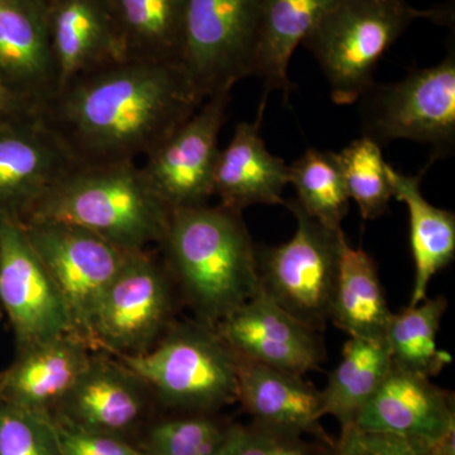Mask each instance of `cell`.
<instances>
[{"label":"cell","instance_id":"cell-36","mask_svg":"<svg viewBox=\"0 0 455 455\" xmlns=\"http://www.w3.org/2000/svg\"><path fill=\"white\" fill-rule=\"evenodd\" d=\"M3 316L4 315H3V311L2 309H0V322H2Z\"/></svg>","mask_w":455,"mask_h":455},{"label":"cell","instance_id":"cell-23","mask_svg":"<svg viewBox=\"0 0 455 455\" xmlns=\"http://www.w3.org/2000/svg\"><path fill=\"white\" fill-rule=\"evenodd\" d=\"M127 61L181 64L188 0H108Z\"/></svg>","mask_w":455,"mask_h":455},{"label":"cell","instance_id":"cell-22","mask_svg":"<svg viewBox=\"0 0 455 455\" xmlns=\"http://www.w3.org/2000/svg\"><path fill=\"white\" fill-rule=\"evenodd\" d=\"M392 197L409 212L410 241L415 263V281L410 305L427 298L433 277L455 256V215L427 202L421 191L423 176L398 172L390 164Z\"/></svg>","mask_w":455,"mask_h":455},{"label":"cell","instance_id":"cell-33","mask_svg":"<svg viewBox=\"0 0 455 455\" xmlns=\"http://www.w3.org/2000/svg\"><path fill=\"white\" fill-rule=\"evenodd\" d=\"M309 451L300 435L254 423L228 427L217 455H309Z\"/></svg>","mask_w":455,"mask_h":455},{"label":"cell","instance_id":"cell-29","mask_svg":"<svg viewBox=\"0 0 455 455\" xmlns=\"http://www.w3.org/2000/svg\"><path fill=\"white\" fill-rule=\"evenodd\" d=\"M341 175L349 200L357 204L363 220H376L390 209L392 188L390 164L381 146L361 137L338 154Z\"/></svg>","mask_w":455,"mask_h":455},{"label":"cell","instance_id":"cell-34","mask_svg":"<svg viewBox=\"0 0 455 455\" xmlns=\"http://www.w3.org/2000/svg\"><path fill=\"white\" fill-rule=\"evenodd\" d=\"M53 424L62 455H149L119 436L82 429L59 418Z\"/></svg>","mask_w":455,"mask_h":455},{"label":"cell","instance_id":"cell-18","mask_svg":"<svg viewBox=\"0 0 455 455\" xmlns=\"http://www.w3.org/2000/svg\"><path fill=\"white\" fill-rule=\"evenodd\" d=\"M92 357V347L64 334L28 348L0 372V400L50 414L68 396Z\"/></svg>","mask_w":455,"mask_h":455},{"label":"cell","instance_id":"cell-24","mask_svg":"<svg viewBox=\"0 0 455 455\" xmlns=\"http://www.w3.org/2000/svg\"><path fill=\"white\" fill-rule=\"evenodd\" d=\"M376 262L344 238L329 320L353 338H385L392 317Z\"/></svg>","mask_w":455,"mask_h":455},{"label":"cell","instance_id":"cell-30","mask_svg":"<svg viewBox=\"0 0 455 455\" xmlns=\"http://www.w3.org/2000/svg\"><path fill=\"white\" fill-rule=\"evenodd\" d=\"M0 455H62L52 416L0 400Z\"/></svg>","mask_w":455,"mask_h":455},{"label":"cell","instance_id":"cell-1","mask_svg":"<svg viewBox=\"0 0 455 455\" xmlns=\"http://www.w3.org/2000/svg\"><path fill=\"white\" fill-rule=\"evenodd\" d=\"M204 100L181 64L124 60L68 83L37 116L74 164L136 163Z\"/></svg>","mask_w":455,"mask_h":455},{"label":"cell","instance_id":"cell-35","mask_svg":"<svg viewBox=\"0 0 455 455\" xmlns=\"http://www.w3.org/2000/svg\"><path fill=\"white\" fill-rule=\"evenodd\" d=\"M37 114V108L0 85V128L25 121Z\"/></svg>","mask_w":455,"mask_h":455},{"label":"cell","instance_id":"cell-31","mask_svg":"<svg viewBox=\"0 0 455 455\" xmlns=\"http://www.w3.org/2000/svg\"><path fill=\"white\" fill-rule=\"evenodd\" d=\"M228 427L208 416L173 419L149 434V455H217Z\"/></svg>","mask_w":455,"mask_h":455},{"label":"cell","instance_id":"cell-13","mask_svg":"<svg viewBox=\"0 0 455 455\" xmlns=\"http://www.w3.org/2000/svg\"><path fill=\"white\" fill-rule=\"evenodd\" d=\"M218 333L241 357L304 376L326 357L319 331L260 292L218 324Z\"/></svg>","mask_w":455,"mask_h":455},{"label":"cell","instance_id":"cell-21","mask_svg":"<svg viewBox=\"0 0 455 455\" xmlns=\"http://www.w3.org/2000/svg\"><path fill=\"white\" fill-rule=\"evenodd\" d=\"M238 358V401L254 423L286 433H307L331 443L319 420L323 418L322 391L302 376Z\"/></svg>","mask_w":455,"mask_h":455},{"label":"cell","instance_id":"cell-5","mask_svg":"<svg viewBox=\"0 0 455 455\" xmlns=\"http://www.w3.org/2000/svg\"><path fill=\"white\" fill-rule=\"evenodd\" d=\"M118 361L176 409L208 412L238 401L235 350L197 320L170 325L156 346Z\"/></svg>","mask_w":455,"mask_h":455},{"label":"cell","instance_id":"cell-3","mask_svg":"<svg viewBox=\"0 0 455 455\" xmlns=\"http://www.w3.org/2000/svg\"><path fill=\"white\" fill-rule=\"evenodd\" d=\"M172 211L136 163L75 164L42 196L22 223L70 224L128 251L160 244Z\"/></svg>","mask_w":455,"mask_h":455},{"label":"cell","instance_id":"cell-15","mask_svg":"<svg viewBox=\"0 0 455 455\" xmlns=\"http://www.w3.org/2000/svg\"><path fill=\"white\" fill-rule=\"evenodd\" d=\"M74 164L37 114L0 128V218L22 223L32 206Z\"/></svg>","mask_w":455,"mask_h":455},{"label":"cell","instance_id":"cell-9","mask_svg":"<svg viewBox=\"0 0 455 455\" xmlns=\"http://www.w3.org/2000/svg\"><path fill=\"white\" fill-rule=\"evenodd\" d=\"M22 226L61 293L73 333L89 344L99 304L132 252L70 224L28 221Z\"/></svg>","mask_w":455,"mask_h":455},{"label":"cell","instance_id":"cell-8","mask_svg":"<svg viewBox=\"0 0 455 455\" xmlns=\"http://www.w3.org/2000/svg\"><path fill=\"white\" fill-rule=\"evenodd\" d=\"M263 0H188L181 65L203 99L253 76Z\"/></svg>","mask_w":455,"mask_h":455},{"label":"cell","instance_id":"cell-14","mask_svg":"<svg viewBox=\"0 0 455 455\" xmlns=\"http://www.w3.org/2000/svg\"><path fill=\"white\" fill-rule=\"evenodd\" d=\"M362 429L396 434L430 444L453 440V396L431 379L392 363L390 372L358 415Z\"/></svg>","mask_w":455,"mask_h":455},{"label":"cell","instance_id":"cell-7","mask_svg":"<svg viewBox=\"0 0 455 455\" xmlns=\"http://www.w3.org/2000/svg\"><path fill=\"white\" fill-rule=\"evenodd\" d=\"M296 218L290 241L257 250L260 289L293 317L322 331L331 316L339 269L341 229H331L307 214L296 200L284 202Z\"/></svg>","mask_w":455,"mask_h":455},{"label":"cell","instance_id":"cell-12","mask_svg":"<svg viewBox=\"0 0 455 455\" xmlns=\"http://www.w3.org/2000/svg\"><path fill=\"white\" fill-rule=\"evenodd\" d=\"M0 309L17 350L74 334L61 293L33 250L22 223L0 218Z\"/></svg>","mask_w":455,"mask_h":455},{"label":"cell","instance_id":"cell-28","mask_svg":"<svg viewBox=\"0 0 455 455\" xmlns=\"http://www.w3.org/2000/svg\"><path fill=\"white\" fill-rule=\"evenodd\" d=\"M289 184L296 203L310 218L331 229H341L349 209L338 154L309 148L289 166Z\"/></svg>","mask_w":455,"mask_h":455},{"label":"cell","instance_id":"cell-19","mask_svg":"<svg viewBox=\"0 0 455 455\" xmlns=\"http://www.w3.org/2000/svg\"><path fill=\"white\" fill-rule=\"evenodd\" d=\"M262 100L256 119L236 125L229 145L220 151L215 164L212 196L220 197V205L230 211L284 204L289 166L268 151L260 136L266 98Z\"/></svg>","mask_w":455,"mask_h":455},{"label":"cell","instance_id":"cell-32","mask_svg":"<svg viewBox=\"0 0 455 455\" xmlns=\"http://www.w3.org/2000/svg\"><path fill=\"white\" fill-rule=\"evenodd\" d=\"M329 455H454V439L430 444L396 435L362 429L357 425L341 427L338 443H331Z\"/></svg>","mask_w":455,"mask_h":455},{"label":"cell","instance_id":"cell-16","mask_svg":"<svg viewBox=\"0 0 455 455\" xmlns=\"http://www.w3.org/2000/svg\"><path fill=\"white\" fill-rule=\"evenodd\" d=\"M50 0H0V85L40 108L57 92Z\"/></svg>","mask_w":455,"mask_h":455},{"label":"cell","instance_id":"cell-26","mask_svg":"<svg viewBox=\"0 0 455 455\" xmlns=\"http://www.w3.org/2000/svg\"><path fill=\"white\" fill-rule=\"evenodd\" d=\"M392 366L386 338L349 337L340 363L322 391L323 415H331L341 427L357 420L363 407L385 381Z\"/></svg>","mask_w":455,"mask_h":455},{"label":"cell","instance_id":"cell-25","mask_svg":"<svg viewBox=\"0 0 455 455\" xmlns=\"http://www.w3.org/2000/svg\"><path fill=\"white\" fill-rule=\"evenodd\" d=\"M339 0H263L254 55L253 76L266 90L291 92L289 65L296 47L302 44L320 17Z\"/></svg>","mask_w":455,"mask_h":455},{"label":"cell","instance_id":"cell-4","mask_svg":"<svg viewBox=\"0 0 455 455\" xmlns=\"http://www.w3.org/2000/svg\"><path fill=\"white\" fill-rule=\"evenodd\" d=\"M451 20L448 9L420 11L407 0H339L302 44L322 68L338 106L357 103L374 83V68L416 20Z\"/></svg>","mask_w":455,"mask_h":455},{"label":"cell","instance_id":"cell-2","mask_svg":"<svg viewBox=\"0 0 455 455\" xmlns=\"http://www.w3.org/2000/svg\"><path fill=\"white\" fill-rule=\"evenodd\" d=\"M160 244L170 276L203 324L217 328L262 292L257 248L241 212L208 204L176 209Z\"/></svg>","mask_w":455,"mask_h":455},{"label":"cell","instance_id":"cell-10","mask_svg":"<svg viewBox=\"0 0 455 455\" xmlns=\"http://www.w3.org/2000/svg\"><path fill=\"white\" fill-rule=\"evenodd\" d=\"M170 283L167 268L147 250L132 252L99 304L90 347L121 357L155 346L171 324Z\"/></svg>","mask_w":455,"mask_h":455},{"label":"cell","instance_id":"cell-27","mask_svg":"<svg viewBox=\"0 0 455 455\" xmlns=\"http://www.w3.org/2000/svg\"><path fill=\"white\" fill-rule=\"evenodd\" d=\"M447 307V299L436 296L392 314L385 338L395 366L431 379L451 363L436 341Z\"/></svg>","mask_w":455,"mask_h":455},{"label":"cell","instance_id":"cell-6","mask_svg":"<svg viewBox=\"0 0 455 455\" xmlns=\"http://www.w3.org/2000/svg\"><path fill=\"white\" fill-rule=\"evenodd\" d=\"M362 133L377 145L425 143L433 160L455 148V49L439 64L416 68L396 83L376 84L362 95Z\"/></svg>","mask_w":455,"mask_h":455},{"label":"cell","instance_id":"cell-11","mask_svg":"<svg viewBox=\"0 0 455 455\" xmlns=\"http://www.w3.org/2000/svg\"><path fill=\"white\" fill-rule=\"evenodd\" d=\"M230 92L211 95L140 166L171 211L205 205L212 196V175L220 155Z\"/></svg>","mask_w":455,"mask_h":455},{"label":"cell","instance_id":"cell-20","mask_svg":"<svg viewBox=\"0 0 455 455\" xmlns=\"http://www.w3.org/2000/svg\"><path fill=\"white\" fill-rule=\"evenodd\" d=\"M146 390L145 383L121 362L92 355L60 403L59 419L82 429L118 436L139 420Z\"/></svg>","mask_w":455,"mask_h":455},{"label":"cell","instance_id":"cell-17","mask_svg":"<svg viewBox=\"0 0 455 455\" xmlns=\"http://www.w3.org/2000/svg\"><path fill=\"white\" fill-rule=\"evenodd\" d=\"M49 35L57 92L77 77L124 61L108 0H50Z\"/></svg>","mask_w":455,"mask_h":455}]
</instances>
